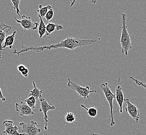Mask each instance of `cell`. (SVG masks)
Returning <instances> with one entry per match:
<instances>
[{
	"label": "cell",
	"mask_w": 146,
	"mask_h": 135,
	"mask_svg": "<svg viewBox=\"0 0 146 135\" xmlns=\"http://www.w3.org/2000/svg\"><path fill=\"white\" fill-rule=\"evenodd\" d=\"M13 124L14 122L13 120H4L3 122V125L5 127V130L2 132L7 135H26L18 132L17 126H14Z\"/></svg>",
	"instance_id": "cell-9"
},
{
	"label": "cell",
	"mask_w": 146,
	"mask_h": 135,
	"mask_svg": "<svg viewBox=\"0 0 146 135\" xmlns=\"http://www.w3.org/2000/svg\"><path fill=\"white\" fill-rule=\"evenodd\" d=\"M97 0H91V3H92V4H95L96 3H97Z\"/></svg>",
	"instance_id": "cell-29"
},
{
	"label": "cell",
	"mask_w": 146,
	"mask_h": 135,
	"mask_svg": "<svg viewBox=\"0 0 146 135\" xmlns=\"http://www.w3.org/2000/svg\"><path fill=\"white\" fill-rule=\"evenodd\" d=\"M38 100L36 98L32 96H30L27 98L25 100V103H26L27 105L30 108L33 109H35V106L37 103Z\"/></svg>",
	"instance_id": "cell-19"
},
{
	"label": "cell",
	"mask_w": 146,
	"mask_h": 135,
	"mask_svg": "<svg viewBox=\"0 0 146 135\" xmlns=\"http://www.w3.org/2000/svg\"><path fill=\"white\" fill-rule=\"evenodd\" d=\"M126 19L127 16L125 14H122L120 44L121 46V53L125 56L128 55L129 50L132 48L131 36L129 34L127 26L126 24Z\"/></svg>",
	"instance_id": "cell-2"
},
{
	"label": "cell",
	"mask_w": 146,
	"mask_h": 135,
	"mask_svg": "<svg viewBox=\"0 0 146 135\" xmlns=\"http://www.w3.org/2000/svg\"><path fill=\"white\" fill-rule=\"evenodd\" d=\"M124 103L126 105V107L125 108V111L129 113L131 118L135 120L136 123H138L140 119V113L137 107L133 104L129 98H125Z\"/></svg>",
	"instance_id": "cell-7"
},
{
	"label": "cell",
	"mask_w": 146,
	"mask_h": 135,
	"mask_svg": "<svg viewBox=\"0 0 146 135\" xmlns=\"http://www.w3.org/2000/svg\"><path fill=\"white\" fill-rule=\"evenodd\" d=\"M17 33V31L15 30L12 34L9 35H7L6 38L5 39L4 45L2 47L3 51H5V48L6 47H9L10 50H12L13 48H14L13 44L15 41V36Z\"/></svg>",
	"instance_id": "cell-12"
},
{
	"label": "cell",
	"mask_w": 146,
	"mask_h": 135,
	"mask_svg": "<svg viewBox=\"0 0 146 135\" xmlns=\"http://www.w3.org/2000/svg\"><path fill=\"white\" fill-rule=\"evenodd\" d=\"M21 73L22 74L23 76L27 77L28 76V73H29V70L28 69V68H26L25 70H23V72H21Z\"/></svg>",
	"instance_id": "cell-26"
},
{
	"label": "cell",
	"mask_w": 146,
	"mask_h": 135,
	"mask_svg": "<svg viewBox=\"0 0 146 135\" xmlns=\"http://www.w3.org/2000/svg\"><path fill=\"white\" fill-rule=\"evenodd\" d=\"M92 135H100L99 134H96V133H93Z\"/></svg>",
	"instance_id": "cell-30"
},
{
	"label": "cell",
	"mask_w": 146,
	"mask_h": 135,
	"mask_svg": "<svg viewBox=\"0 0 146 135\" xmlns=\"http://www.w3.org/2000/svg\"><path fill=\"white\" fill-rule=\"evenodd\" d=\"M76 116L71 111H68L64 116V120L66 123L73 124L76 120Z\"/></svg>",
	"instance_id": "cell-17"
},
{
	"label": "cell",
	"mask_w": 146,
	"mask_h": 135,
	"mask_svg": "<svg viewBox=\"0 0 146 135\" xmlns=\"http://www.w3.org/2000/svg\"><path fill=\"white\" fill-rule=\"evenodd\" d=\"M67 79L68 87L74 91H76L80 97H82L84 99L88 98L89 101H90L89 98L90 94L97 93L96 90H91L89 86L82 87L79 84H77L76 83L73 82L69 78H68Z\"/></svg>",
	"instance_id": "cell-4"
},
{
	"label": "cell",
	"mask_w": 146,
	"mask_h": 135,
	"mask_svg": "<svg viewBox=\"0 0 146 135\" xmlns=\"http://www.w3.org/2000/svg\"><path fill=\"white\" fill-rule=\"evenodd\" d=\"M71 1V0H70ZM77 0H73V1H71V4H70V7H72L74 6V5L75 4V3L76 2V1Z\"/></svg>",
	"instance_id": "cell-28"
},
{
	"label": "cell",
	"mask_w": 146,
	"mask_h": 135,
	"mask_svg": "<svg viewBox=\"0 0 146 135\" xmlns=\"http://www.w3.org/2000/svg\"><path fill=\"white\" fill-rule=\"evenodd\" d=\"M39 100L40 101V108L39 109V112H42L44 114L43 119L45 121L44 129L45 130H47L48 123V116L47 114L48 112L50 110H55L56 107L52 103L47 102L43 97L41 98Z\"/></svg>",
	"instance_id": "cell-6"
},
{
	"label": "cell",
	"mask_w": 146,
	"mask_h": 135,
	"mask_svg": "<svg viewBox=\"0 0 146 135\" xmlns=\"http://www.w3.org/2000/svg\"><path fill=\"white\" fill-rule=\"evenodd\" d=\"M96 42V40L94 39H81L78 38H68L56 44H52L50 45L42 46L40 47H35L33 46L26 47L23 46L21 47L20 51H17V50L14 48L13 53L14 55L19 56L21 53L28 52L30 50L41 53L45 50H52L58 48H67L70 50H74L76 48L92 45Z\"/></svg>",
	"instance_id": "cell-1"
},
{
	"label": "cell",
	"mask_w": 146,
	"mask_h": 135,
	"mask_svg": "<svg viewBox=\"0 0 146 135\" xmlns=\"http://www.w3.org/2000/svg\"><path fill=\"white\" fill-rule=\"evenodd\" d=\"M6 33L5 32L2 30L0 29V59L2 58L1 54L3 52L2 47H3V42L5 41L6 37Z\"/></svg>",
	"instance_id": "cell-20"
},
{
	"label": "cell",
	"mask_w": 146,
	"mask_h": 135,
	"mask_svg": "<svg viewBox=\"0 0 146 135\" xmlns=\"http://www.w3.org/2000/svg\"><path fill=\"white\" fill-rule=\"evenodd\" d=\"M21 132L26 135H38L41 132V129L38 127V123L35 120H31L28 123L21 122Z\"/></svg>",
	"instance_id": "cell-5"
},
{
	"label": "cell",
	"mask_w": 146,
	"mask_h": 135,
	"mask_svg": "<svg viewBox=\"0 0 146 135\" xmlns=\"http://www.w3.org/2000/svg\"><path fill=\"white\" fill-rule=\"evenodd\" d=\"M15 109L16 111L19 113L21 116L35 114L33 110L27 105L26 103L23 101H21L20 103H16L15 104Z\"/></svg>",
	"instance_id": "cell-10"
},
{
	"label": "cell",
	"mask_w": 146,
	"mask_h": 135,
	"mask_svg": "<svg viewBox=\"0 0 146 135\" xmlns=\"http://www.w3.org/2000/svg\"><path fill=\"white\" fill-rule=\"evenodd\" d=\"M12 26H10L3 23H0V29L2 30L3 31L5 30H7V31L9 32L10 30H12Z\"/></svg>",
	"instance_id": "cell-24"
},
{
	"label": "cell",
	"mask_w": 146,
	"mask_h": 135,
	"mask_svg": "<svg viewBox=\"0 0 146 135\" xmlns=\"http://www.w3.org/2000/svg\"><path fill=\"white\" fill-rule=\"evenodd\" d=\"M51 9L53 8L52 6L50 5H48L46 6H43L42 5H39L38 9L37 10L38 16H40L42 18L45 17L47 12Z\"/></svg>",
	"instance_id": "cell-16"
},
{
	"label": "cell",
	"mask_w": 146,
	"mask_h": 135,
	"mask_svg": "<svg viewBox=\"0 0 146 135\" xmlns=\"http://www.w3.org/2000/svg\"><path fill=\"white\" fill-rule=\"evenodd\" d=\"M38 16L40 18V24L38 25V34L39 35V38L40 40H41L43 37L44 34L46 33V25L43 21V18H42L40 16Z\"/></svg>",
	"instance_id": "cell-15"
},
{
	"label": "cell",
	"mask_w": 146,
	"mask_h": 135,
	"mask_svg": "<svg viewBox=\"0 0 146 135\" xmlns=\"http://www.w3.org/2000/svg\"><path fill=\"white\" fill-rule=\"evenodd\" d=\"M129 78L131 79V80H133V81H134L135 83L138 85V86H141V87H143L145 90H146V83H143V82H142L141 81H139V80H138V79H135L134 78V77H133V76H130L129 77Z\"/></svg>",
	"instance_id": "cell-23"
},
{
	"label": "cell",
	"mask_w": 146,
	"mask_h": 135,
	"mask_svg": "<svg viewBox=\"0 0 146 135\" xmlns=\"http://www.w3.org/2000/svg\"><path fill=\"white\" fill-rule=\"evenodd\" d=\"M26 68H27L23 65H19L17 67L18 70L19 72H20L21 73V72H23V70H25Z\"/></svg>",
	"instance_id": "cell-25"
},
{
	"label": "cell",
	"mask_w": 146,
	"mask_h": 135,
	"mask_svg": "<svg viewBox=\"0 0 146 135\" xmlns=\"http://www.w3.org/2000/svg\"><path fill=\"white\" fill-rule=\"evenodd\" d=\"M0 99L2 100V101H3V102H5L6 100V98L4 97V96L3 95L1 87H0Z\"/></svg>",
	"instance_id": "cell-27"
},
{
	"label": "cell",
	"mask_w": 146,
	"mask_h": 135,
	"mask_svg": "<svg viewBox=\"0 0 146 135\" xmlns=\"http://www.w3.org/2000/svg\"><path fill=\"white\" fill-rule=\"evenodd\" d=\"M12 4H13V8L16 11L17 15L19 17H21V11L19 9V5L21 0H11Z\"/></svg>",
	"instance_id": "cell-21"
},
{
	"label": "cell",
	"mask_w": 146,
	"mask_h": 135,
	"mask_svg": "<svg viewBox=\"0 0 146 135\" xmlns=\"http://www.w3.org/2000/svg\"><path fill=\"white\" fill-rule=\"evenodd\" d=\"M15 20L17 23L21 24L25 31L26 30H35L37 29L39 25V23L36 22H33L32 21L31 18L29 16H27L26 15L22 16L21 20H19L16 17H15Z\"/></svg>",
	"instance_id": "cell-8"
},
{
	"label": "cell",
	"mask_w": 146,
	"mask_h": 135,
	"mask_svg": "<svg viewBox=\"0 0 146 135\" xmlns=\"http://www.w3.org/2000/svg\"><path fill=\"white\" fill-rule=\"evenodd\" d=\"M32 84L33 85V89L30 92V94L28 95V97L32 96V97L35 98L36 100H39L41 98L43 97L42 94H43V92L42 91H41V89H40L39 88H38L36 86V84H35V81H33Z\"/></svg>",
	"instance_id": "cell-14"
},
{
	"label": "cell",
	"mask_w": 146,
	"mask_h": 135,
	"mask_svg": "<svg viewBox=\"0 0 146 135\" xmlns=\"http://www.w3.org/2000/svg\"></svg>",
	"instance_id": "cell-31"
},
{
	"label": "cell",
	"mask_w": 146,
	"mask_h": 135,
	"mask_svg": "<svg viewBox=\"0 0 146 135\" xmlns=\"http://www.w3.org/2000/svg\"><path fill=\"white\" fill-rule=\"evenodd\" d=\"M64 29V27L62 25L59 24H55L53 22H48L46 26V34L49 36L52 33L54 32L55 30L57 31H60Z\"/></svg>",
	"instance_id": "cell-13"
},
{
	"label": "cell",
	"mask_w": 146,
	"mask_h": 135,
	"mask_svg": "<svg viewBox=\"0 0 146 135\" xmlns=\"http://www.w3.org/2000/svg\"><path fill=\"white\" fill-rule=\"evenodd\" d=\"M102 92L104 93L106 99L108 101L110 106V126L113 127L115 125V122L114 120L113 114V101L115 99V94L111 91V89L109 87L108 82L104 83L100 85Z\"/></svg>",
	"instance_id": "cell-3"
},
{
	"label": "cell",
	"mask_w": 146,
	"mask_h": 135,
	"mask_svg": "<svg viewBox=\"0 0 146 135\" xmlns=\"http://www.w3.org/2000/svg\"><path fill=\"white\" fill-rule=\"evenodd\" d=\"M81 107L85 110L88 115L90 116L91 118H95L97 115L98 111L96 108H95L94 107H90L89 108H88L83 104L81 105Z\"/></svg>",
	"instance_id": "cell-18"
},
{
	"label": "cell",
	"mask_w": 146,
	"mask_h": 135,
	"mask_svg": "<svg viewBox=\"0 0 146 135\" xmlns=\"http://www.w3.org/2000/svg\"><path fill=\"white\" fill-rule=\"evenodd\" d=\"M115 99L117 101L118 105L120 107V113H123V104L124 103V95L123 93L122 87L120 84L117 85V88L115 89Z\"/></svg>",
	"instance_id": "cell-11"
},
{
	"label": "cell",
	"mask_w": 146,
	"mask_h": 135,
	"mask_svg": "<svg viewBox=\"0 0 146 135\" xmlns=\"http://www.w3.org/2000/svg\"><path fill=\"white\" fill-rule=\"evenodd\" d=\"M54 11L53 10V9H50L45 16L46 20L47 21H49L50 20H52V19L54 17Z\"/></svg>",
	"instance_id": "cell-22"
}]
</instances>
